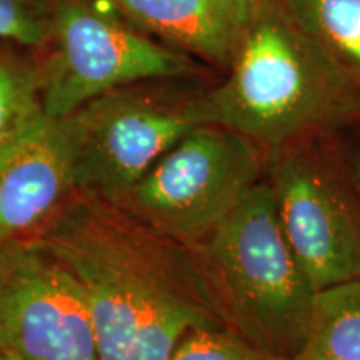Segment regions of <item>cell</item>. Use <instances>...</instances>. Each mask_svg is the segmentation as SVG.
<instances>
[{
    "mask_svg": "<svg viewBox=\"0 0 360 360\" xmlns=\"http://www.w3.org/2000/svg\"><path fill=\"white\" fill-rule=\"evenodd\" d=\"M222 84L188 101L217 125L270 152L360 117V77L297 24L283 0H260Z\"/></svg>",
    "mask_w": 360,
    "mask_h": 360,
    "instance_id": "1",
    "label": "cell"
},
{
    "mask_svg": "<svg viewBox=\"0 0 360 360\" xmlns=\"http://www.w3.org/2000/svg\"><path fill=\"white\" fill-rule=\"evenodd\" d=\"M35 237L82 285L101 360H125L139 321L157 297L175 290L219 294L199 250L97 195L75 192Z\"/></svg>",
    "mask_w": 360,
    "mask_h": 360,
    "instance_id": "2",
    "label": "cell"
},
{
    "mask_svg": "<svg viewBox=\"0 0 360 360\" xmlns=\"http://www.w3.org/2000/svg\"><path fill=\"white\" fill-rule=\"evenodd\" d=\"M202 259L242 335L290 360L307 334L317 292L277 219L269 182H259L200 247Z\"/></svg>",
    "mask_w": 360,
    "mask_h": 360,
    "instance_id": "3",
    "label": "cell"
},
{
    "mask_svg": "<svg viewBox=\"0 0 360 360\" xmlns=\"http://www.w3.org/2000/svg\"><path fill=\"white\" fill-rule=\"evenodd\" d=\"M262 165V147L250 139L197 125L115 205L160 236L197 249L260 182Z\"/></svg>",
    "mask_w": 360,
    "mask_h": 360,
    "instance_id": "4",
    "label": "cell"
},
{
    "mask_svg": "<svg viewBox=\"0 0 360 360\" xmlns=\"http://www.w3.org/2000/svg\"><path fill=\"white\" fill-rule=\"evenodd\" d=\"M49 53L37 65L40 102L49 117L148 80L188 77L195 62L155 42L103 0H56Z\"/></svg>",
    "mask_w": 360,
    "mask_h": 360,
    "instance_id": "5",
    "label": "cell"
},
{
    "mask_svg": "<svg viewBox=\"0 0 360 360\" xmlns=\"http://www.w3.org/2000/svg\"><path fill=\"white\" fill-rule=\"evenodd\" d=\"M60 119L70 141L75 192L114 204L197 127L188 101L172 103L134 85L103 94Z\"/></svg>",
    "mask_w": 360,
    "mask_h": 360,
    "instance_id": "6",
    "label": "cell"
},
{
    "mask_svg": "<svg viewBox=\"0 0 360 360\" xmlns=\"http://www.w3.org/2000/svg\"><path fill=\"white\" fill-rule=\"evenodd\" d=\"M0 349L19 360H101L82 285L35 236L0 244Z\"/></svg>",
    "mask_w": 360,
    "mask_h": 360,
    "instance_id": "7",
    "label": "cell"
},
{
    "mask_svg": "<svg viewBox=\"0 0 360 360\" xmlns=\"http://www.w3.org/2000/svg\"><path fill=\"white\" fill-rule=\"evenodd\" d=\"M277 219L315 292L360 278V219L339 182L307 154L270 152Z\"/></svg>",
    "mask_w": 360,
    "mask_h": 360,
    "instance_id": "8",
    "label": "cell"
},
{
    "mask_svg": "<svg viewBox=\"0 0 360 360\" xmlns=\"http://www.w3.org/2000/svg\"><path fill=\"white\" fill-rule=\"evenodd\" d=\"M74 193L64 120L44 114L0 154V244L35 236Z\"/></svg>",
    "mask_w": 360,
    "mask_h": 360,
    "instance_id": "9",
    "label": "cell"
},
{
    "mask_svg": "<svg viewBox=\"0 0 360 360\" xmlns=\"http://www.w3.org/2000/svg\"><path fill=\"white\" fill-rule=\"evenodd\" d=\"M162 44L229 69L260 0H103Z\"/></svg>",
    "mask_w": 360,
    "mask_h": 360,
    "instance_id": "10",
    "label": "cell"
},
{
    "mask_svg": "<svg viewBox=\"0 0 360 360\" xmlns=\"http://www.w3.org/2000/svg\"><path fill=\"white\" fill-rule=\"evenodd\" d=\"M217 326L232 327L219 294L167 292L148 304L135 328L125 360H172L175 349L188 330Z\"/></svg>",
    "mask_w": 360,
    "mask_h": 360,
    "instance_id": "11",
    "label": "cell"
},
{
    "mask_svg": "<svg viewBox=\"0 0 360 360\" xmlns=\"http://www.w3.org/2000/svg\"><path fill=\"white\" fill-rule=\"evenodd\" d=\"M290 360H360V278L317 292L307 334Z\"/></svg>",
    "mask_w": 360,
    "mask_h": 360,
    "instance_id": "12",
    "label": "cell"
},
{
    "mask_svg": "<svg viewBox=\"0 0 360 360\" xmlns=\"http://www.w3.org/2000/svg\"><path fill=\"white\" fill-rule=\"evenodd\" d=\"M305 32L360 77V0H283Z\"/></svg>",
    "mask_w": 360,
    "mask_h": 360,
    "instance_id": "13",
    "label": "cell"
},
{
    "mask_svg": "<svg viewBox=\"0 0 360 360\" xmlns=\"http://www.w3.org/2000/svg\"><path fill=\"white\" fill-rule=\"evenodd\" d=\"M42 115L37 65L0 49V154Z\"/></svg>",
    "mask_w": 360,
    "mask_h": 360,
    "instance_id": "14",
    "label": "cell"
},
{
    "mask_svg": "<svg viewBox=\"0 0 360 360\" xmlns=\"http://www.w3.org/2000/svg\"><path fill=\"white\" fill-rule=\"evenodd\" d=\"M172 360H287L254 344L229 326L195 327L175 349Z\"/></svg>",
    "mask_w": 360,
    "mask_h": 360,
    "instance_id": "15",
    "label": "cell"
},
{
    "mask_svg": "<svg viewBox=\"0 0 360 360\" xmlns=\"http://www.w3.org/2000/svg\"><path fill=\"white\" fill-rule=\"evenodd\" d=\"M56 0H0V42L44 47L52 32Z\"/></svg>",
    "mask_w": 360,
    "mask_h": 360,
    "instance_id": "16",
    "label": "cell"
},
{
    "mask_svg": "<svg viewBox=\"0 0 360 360\" xmlns=\"http://www.w3.org/2000/svg\"><path fill=\"white\" fill-rule=\"evenodd\" d=\"M354 172H355V180H357V186H359V191H360V154L355 157Z\"/></svg>",
    "mask_w": 360,
    "mask_h": 360,
    "instance_id": "17",
    "label": "cell"
},
{
    "mask_svg": "<svg viewBox=\"0 0 360 360\" xmlns=\"http://www.w3.org/2000/svg\"><path fill=\"white\" fill-rule=\"evenodd\" d=\"M0 360H19V359H17L15 355H12L11 352H7V350L0 349Z\"/></svg>",
    "mask_w": 360,
    "mask_h": 360,
    "instance_id": "18",
    "label": "cell"
}]
</instances>
